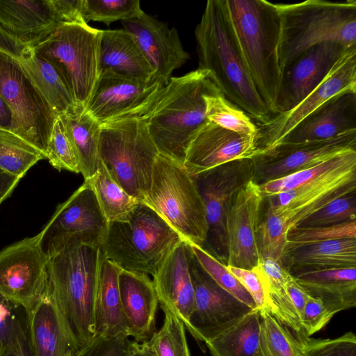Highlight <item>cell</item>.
<instances>
[{"mask_svg":"<svg viewBox=\"0 0 356 356\" xmlns=\"http://www.w3.org/2000/svg\"><path fill=\"white\" fill-rule=\"evenodd\" d=\"M355 152L356 151L345 153L313 167L293 172L259 186L264 197L296 189L339 167Z\"/></svg>","mask_w":356,"mask_h":356,"instance_id":"obj_42","label":"cell"},{"mask_svg":"<svg viewBox=\"0 0 356 356\" xmlns=\"http://www.w3.org/2000/svg\"><path fill=\"white\" fill-rule=\"evenodd\" d=\"M302 343V356H356V337L350 331L334 339L307 337Z\"/></svg>","mask_w":356,"mask_h":356,"instance_id":"obj_47","label":"cell"},{"mask_svg":"<svg viewBox=\"0 0 356 356\" xmlns=\"http://www.w3.org/2000/svg\"><path fill=\"white\" fill-rule=\"evenodd\" d=\"M264 198L252 180L238 193L226 220V265L250 270L257 266V231Z\"/></svg>","mask_w":356,"mask_h":356,"instance_id":"obj_20","label":"cell"},{"mask_svg":"<svg viewBox=\"0 0 356 356\" xmlns=\"http://www.w3.org/2000/svg\"><path fill=\"white\" fill-rule=\"evenodd\" d=\"M118 286L129 337L139 343L147 341L156 332L159 306L153 280L147 274L122 269Z\"/></svg>","mask_w":356,"mask_h":356,"instance_id":"obj_27","label":"cell"},{"mask_svg":"<svg viewBox=\"0 0 356 356\" xmlns=\"http://www.w3.org/2000/svg\"><path fill=\"white\" fill-rule=\"evenodd\" d=\"M12 115L10 111L0 97V127L10 129Z\"/></svg>","mask_w":356,"mask_h":356,"instance_id":"obj_54","label":"cell"},{"mask_svg":"<svg viewBox=\"0 0 356 356\" xmlns=\"http://www.w3.org/2000/svg\"><path fill=\"white\" fill-rule=\"evenodd\" d=\"M198 69L209 72L223 95L259 124L273 116L243 58L226 0H209L195 29Z\"/></svg>","mask_w":356,"mask_h":356,"instance_id":"obj_1","label":"cell"},{"mask_svg":"<svg viewBox=\"0 0 356 356\" xmlns=\"http://www.w3.org/2000/svg\"><path fill=\"white\" fill-rule=\"evenodd\" d=\"M356 218L355 192L338 197L312 213L296 227L332 226Z\"/></svg>","mask_w":356,"mask_h":356,"instance_id":"obj_45","label":"cell"},{"mask_svg":"<svg viewBox=\"0 0 356 356\" xmlns=\"http://www.w3.org/2000/svg\"><path fill=\"white\" fill-rule=\"evenodd\" d=\"M285 261L290 271L356 267V238L287 247L284 263Z\"/></svg>","mask_w":356,"mask_h":356,"instance_id":"obj_32","label":"cell"},{"mask_svg":"<svg viewBox=\"0 0 356 356\" xmlns=\"http://www.w3.org/2000/svg\"><path fill=\"white\" fill-rule=\"evenodd\" d=\"M260 310L254 309L235 324L205 342L212 356H254L260 330Z\"/></svg>","mask_w":356,"mask_h":356,"instance_id":"obj_34","label":"cell"},{"mask_svg":"<svg viewBox=\"0 0 356 356\" xmlns=\"http://www.w3.org/2000/svg\"><path fill=\"white\" fill-rule=\"evenodd\" d=\"M191 255L189 243L181 241L153 276L161 308H167L174 313L187 330L194 305V289L190 273Z\"/></svg>","mask_w":356,"mask_h":356,"instance_id":"obj_24","label":"cell"},{"mask_svg":"<svg viewBox=\"0 0 356 356\" xmlns=\"http://www.w3.org/2000/svg\"><path fill=\"white\" fill-rule=\"evenodd\" d=\"M350 132H356V92H343L307 115L280 143L321 141Z\"/></svg>","mask_w":356,"mask_h":356,"instance_id":"obj_26","label":"cell"},{"mask_svg":"<svg viewBox=\"0 0 356 356\" xmlns=\"http://www.w3.org/2000/svg\"><path fill=\"white\" fill-rule=\"evenodd\" d=\"M260 316L259 341L254 356H302L305 339L298 337L268 309L260 310Z\"/></svg>","mask_w":356,"mask_h":356,"instance_id":"obj_36","label":"cell"},{"mask_svg":"<svg viewBox=\"0 0 356 356\" xmlns=\"http://www.w3.org/2000/svg\"><path fill=\"white\" fill-rule=\"evenodd\" d=\"M140 202L154 211L184 241L203 247L208 232L205 206L184 165L159 154L149 189Z\"/></svg>","mask_w":356,"mask_h":356,"instance_id":"obj_7","label":"cell"},{"mask_svg":"<svg viewBox=\"0 0 356 356\" xmlns=\"http://www.w3.org/2000/svg\"><path fill=\"white\" fill-rule=\"evenodd\" d=\"M26 321L33 356H74L76 352L47 292L33 309L26 312Z\"/></svg>","mask_w":356,"mask_h":356,"instance_id":"obj_28","label":"cell"},{"mask_svg":"<svg viewBox=\"0 0 356 356\" xmlns=\"http://www.w3.org/2000/svg\"><path fill=\"white\" fill-rule=\"evenodd\" d=\"M74 148L84 180L97 172L100 159L101 124L88 112L76 106L58 115Z\"/></svg>","mask_w":356,"mask_h":356,"instance_id":"obj_33","label":"cell"},{"mask_svg":"<svg viewBox=\"0 0 356 356\" xmlns=\"http://www.w3.org/2000/svg\"><path fill=\"white\" fill-rule=\"evenodd\" d=\"M296 281L313 297L337 312L356 305V267L298 269L290 271Z\"/></svg>","mask_w":356,"mask_h":356,"instance_id":"obj_29","label":"cell"},{"mask_svg":"<svg viewBox=\"0 0 356 356\" xmlns=\"http://www.w3.org/2000/svg\"><path fill=\"white\" fill-rule=\"evenodd\" d=\"M280 18L279 61L282 70L308 48L333 42L356 45V1L307 0L276 3Z\"/></svg>","mask_w":356,"mask_h":356,"instance_id":"obj_5","label":"cell"},{"mask_svg":"<svg viewBox=\"0 0 356 356\" xmlns=\"http://www.w3.org/2000/svg\"><path fill=\"white\" fill-rule=\"evenodd\" d=\"M190 273L194 305L188 331L198 341L211 339L252 310L220 287L202 269L193 252Z\"/></svg>","mask_w":356,"mask_h":356,"instance_id":"obj_16","label":"cell"},{"mask_svg":"<svg viewBox=\"0 0 356 356\" xmlns=\"http://www.w3.org/2000/svg\"><path fill=\"white\" fill-rule=\"evenodd\" d=\"M84 181L92 188L108 222L128 220L139 204L114 181L101 160L97 172Z\"/></svg>","mask_w":356,"mask_h":356,"instance_id":"obj_35","label":"cell"},{"mask_svg":"<svg viewBox=\"0 0 356 356\" xmlns=\"http://www.w3.org/2000/svg\"><path fill=\"white\" fill-rule=\"evenodd\" d=\"M159 154L146 124L138 117L101 124L99 159L114 181L139 202L149 189Z\"/></svg>","mask_w":356,"mask_h":356,"instance_id":"obj_8","label":"cell"},{"mask_svg":"<svg viewBox=\"0 0 356 356\" xmlns=\"http://www.w3.org/2000/svg\"><path fill=\"white\" fill-rule=\"evenodd\" d=\"M204 99L208 121L238 134L257 138V124L242 109L229 101L220 90L205 95Z\"/></svg>","mask_w":356,"mask_h":356,"instance_id":"obj_38","label":"cell"},{"mask_svg":"<svg viewBox=\"0 0 356 356\" xmlns=\"http://www.w3.org/2000/svg\"><path fill=\"white\" fill-rule=\"evenodd\" d=\"M46 159L56 169L80 173V167L72 145L58 115L48 141Z\"/></svg>","mask_w":356,"mask_h":356,"instance_id":"obj_46","label":"cell"},{"mask_svg":"<svg viewBox=\"0 0 356 356\" xmlns=\"http://www.w3.org/2000/svg\"><path fill=\"white\" fill-rule=\"evenodd\" d=\"M356 192V152L339 167L296 189L266 197L288 232L332 200Z\"/></svg>","mask_w":356,"mask_h":356,"instance_id":"obj_15","label":"cell"},{"mask_svg":"<svg viewBox=\"0 0 356 356\" xmlns=\"http://www.w3.org/2000/svg\"><path fill=\"white\" fill-rule=\"evenodd\" d=\"M227 270L237 279L253 299L256 308L267 309L264 285L254 269H245L226 265Z\"/></svg>","mask_w":356,"mask_h":356,"instance_id":"obj_51","label":"cell"},{"mask_svg":"<svg viewBox=\"0 0 356 356\" xmlns=\"http://www.w3.org/2000/svg\"><path fill=\"white\" fill-rule=\"evenodd\" d=\"M356 238V220L323 227L291 229L286 236L287 247L300 246L332 240Z\"/></svg>","mask_w":356,"mask_h":356,"instance_id":"obj_44","label":"cell"},{"mask_svg":"<svg viewBox=\"0 0 356 356\" xmlns=\"http://www.w3.org/2000/svg\"><path fill=\"white\" fill-rule=\"evenodd\" d=\"M19 306L0 295V355L26 326V312L22 316Z\"/></svg>","mask_w":356,"mask_h":356,"instance_id":"obj_49","label":"cell"},{"mask_svg":"<svg viewBox=\"0 0 356 356\" xmlns=\"http://www.w3.org/2000/svg\"><path fill=\"white\" fill-rule=\"evenodd\" d=\"M64 24L54 0H0V29L22 44L34 47Z\"/></svg>","mask_w":356,"mask_h":356,"instance_id":"obj_23","label":"cell"},{"mask_svg":"<svg viewBox=\"0 0 356 356\" xmlns=\"http://www.w3.org/2000/svg\"><path fill=\"white\" fill-rule=\"evenodd\" d=\"M122 268L107 259L102 249L97 293L96 334H127L118 286ZM129 336V335H128Z\"/></svg>","mask_w":356,"mask_h":356,"instance_id":"obj_31","label":"cell"},{"mask_svg":"<svg viewBox=\"0 0 356 356\" xmlns=\"http://www.w3.org/2000/svg\"><path fill=\"white\" fill-rule=\"evenodd\" d=\"M0 356H33L27 332V325Z\"/></svg>","mask_w":356,"mask_h":356,"instance_id":"obj_52","label":"cell"},{"mask_svg":"<svg viewBox=\"0 0 356 356\" xmlns=\"http://www.w3.org/2000/svg\"><path fill=\"white\" fill-rule=\"evenodd\" d=\"M254 174L252 159L230 161L192 176L205 206L208 232L204 248L227 261L226 220L239 191ZM226 265V264H225Z\"/></svg>","mask_w":356,"mask_h":356,"instance_id":"obj_11","label":"cell"},{"mask_svg":"<svg viewBox=\"0 0 356 356\" xmlns=\"http://www.w3.org/2000/svg\"><path fill=\"white\" fill-rule=\"evenodd\" d=\"M288 229L284 222L268 204L264 220L257 231V243L259 259L271 258L284 264L287 248Z\"/></svg>","mask_w":356,"mask_h":356,"instance_id":"obj_41","label":"cell"},{"mask_svg":"<svg viewBox=\"0 0 356 356\" xmlns=\"http://www.w3.org/2000/svg\"><path fill=\"white\" fill-rule=\"evenodd\" d=\"M353 151H356V132L321 141L282 143L252 159V181L261 185Z\"/></svg>","mask_w":356,"mask_h":356,"instance_id":"obj_17","label":"cell"},{"mask_svg":"<svg viewBox=\"0 0 356 356\" xmlns=\"http://www.w3.org/2000/svg\"><path fill=\"white\" fill-rule=\"evenodd\" d=\"M259 152L256 138L207 121L191 138L183 165L193 176L230 161L253 159Z\"/></svg>","mask_w":356,"mask_h":356,"instance_id":"obj_22","label":"cell"},{"mask_svg":"<svg viewBox=\"0 0 356 356\" xmlns=\"http://www.w3.org/2000/svg\"><path fill=\"white\" fill-rule=\"evenodd\" d=\"M229 19L254 86L272 115L279 92L280 18L276 3L226 0Z\"/></svg>","mask_w":356,"mask_h":356,"instance_id":"obj_4","label":"cell"},{"mask_svg":"<svg viewBox=\"0 0 356 356\" xmlns=\"http://www.w3.org/2000/svg\"><path fill=\"white\" fill-rule=\"evenodd\" d=\"M161 88L156 81L101 71L85 111L100 124L138 117Z\"/></svg>","mask_w":356,"mask_h":356,"instance_id":"obj_18","label":"cell"},{"mask_svg":"<svg viewBox=\"0 0 356 356\" xmlns=\"http://www.w3.org/2000/svg\"><path fill=\"white\" fill-rule=\"evenodd\" d=\"M20 179L0 168V205L12 194Z\"/></svg>","mask_w":356,"mask_h":356,"instance_id":"obj_53","label":"cell"},{"mask_svg":"<svg viewBox=\"0 0 356 356\" xmlns=\"http://www.w3.org/2000/svg\"><path fill=\"white\" fill-rule=\"evenodd\" d=\"M131 356H156L146 342L136 343Z\"/></svg>","mask_w":356,"mask_h":356,"instance_id":"obj_55","label":"cell"},{"mask_svg":"<svg viewBox=\"0 0 356 356\" xmlns=\"http://www.w3.org/2000/svg\"><path fill=\"white\" fill-rule=\"evenodd\" d=\"M338 313L337 310L319 298L309 295L303 309L301 325L309 337L324 327Z\"/></svg>","mask_w":356,"mask_h":356,"instance_id":"obj_50","label":"cell"},{"mask_svg":"<svg viewBox=\"0 0 356 356\" xmlns=\"http://www.w3.org/2000/svg\"><path fill=\"white\" fill-rule=\"evenodd\" d=\"M44 156L35 147L14 134L0 127V168L22 179Z\"/></svg>","mask_w":356,"mask_h":356,"instance_id":"obj_37","label":"cell"},{"mask_svg":"<svg viewBox=\"0 0 356 356\" xmlns=\"http://www.w3.org/2000/svg\"><path fill=\"white\" fill-rule=\"evenodd\" d=\"M219 90L208 71L197 69L171 77L138 116L159 154L184 164L188 144L208 120L204 96Z\"/></svg>","mask_w":356,"mask_h":356,"instance_id":"obj_3","label":"cell"},{"mask_svg":"<svg viewBox=\"0 0 356 356\" xmlns=\"http://www.w3.org/2000/svg\"><path fill=\"white\" fill-rule=\"evenodd\" d=\"M0 49L16 60L57 115L76 106L58 70L33 47L17 42L0 29Z\"/></svg>","mask_w":356,"mask_h":356,"instance_id":"obj_25","label":"cell"},{"mask_svg":"<svg viewBox=\"0 0 356 356\" xmlns=\"http://www.w3.org/2000/svg\"><path fill=\"white\" fill-rule=\"evenodd\" d=\"M348 48L337 42H323L308 48L291 60L282 70L274 115L292 109L307 97Z\"/></svg>","mask_w":356,"mask_h":356,"instance_id":"obj_19","label":"cell"},{"mask_svg":"<svg viewBox=\"0 0 356 356\" xmlns=\"http://www.w3.org/2000/svg\"><path fill=\"white\" fill-rule=\"evenodd\" d=\"M143 11L138 0H83L81 15L86 24L95 21L109 26L136 17Z\"/></svg>","mask_w":356,"mask_h":356,"instance_id":"obj_43","label":"cell"},{"mask_svg":"<svg viewBox=\"0 0 356 356\" xmlns=\"http://www.w3.org/2000/svg\"><path fill=\"white\" fill-rule=\"evenodd\" d=\"M189 244L193 254L200 266L220 287L251 309H256L255 303L250 295L227 270L223 262L204 248Z\"/></svg>","mask_w":356,"mask_h":356,"instance_id":"obj_40","label":"cell"},{"mask_svg":"<svg viewBox=\"0 0 356 356\" xmlns=\"http://www.w3.org/2000/svg\"><path fill=\"white\" fill-rule=\"evenodd\" d=\"M100 246L72 243L49 258L47 292L76 352L96 336Z\"/></svg>","mask_w":356,"mask_h":356,"instance_id":"obj_2","label":"cell"},{"mask_svg":"<svg viewBox=\"0 0 356 356\" xmlns=\"http://www.w3.org/2000/svg\"><path fill=\"white\" fill-rule=\"evenodd\" d=\"M163 325L146 341L156 356H191L182 321L170 309L161 308Z\"/></svg>","mask_w":356,"mask_h":356,"instance_id":"obj_39","label":"cell"},{"mask_svg":"<svg viewBox=\"0 0 356 356\" xmlns=\"http://www.w3.org/2000/svg\"><path fill=\"white\" fill-rule=\"evenodd\" d=\"M124 29L131 33L154 70L153 81L165 86L174 70L189 59L181 42L177 30L143 11L136 17L121 21Z\"/></svg>","mask_w":356,"mask_h":356,"instance_id":"obj_21","label":"cell"},{"mask_svg":"<svg viewBox=\"0 0 356 356\" xmlns=\"http://www.w3.org/2000/svg\"><path fill=\"white\" fill-rule=\"evenodd\" d=\"M136 343L125 334L110 337L96 334L74 356H131Z\"/></svg>","mask_w":356,"mask_h":356,"instance_id":"obj_48","label":"cell"},{"mask_svg":"<svg viewBox=\"0 0 356 356\" xmlns=\"http://www.w3.org/2000/svg\"><path fill=\"white\" fill-rule=\"evenodd\" d=\"M108 227L95 193L86 181L60 204L40 231L48 258L72 243L100 246Z\"/></svg>","mask_w":356,"mask_h":356,"instance_id":"obj_12","label":"cell"},{"mask_svg":"<svg viewBox=\"0 0 356 356\" xmlns=\"http://www.w3.org/2000/svg\"><path fill=\"white\" fill-rule=\"evenodd\" d=\"M0 97L9 108L10 130L45 157L57 115L41 96L19 64L0 49Z\"/></svg>","mask_w":356,"mask_h":356,"instance_id":"obj_10","label":"cell"},{"mask_svg":"<svg viewBox=\"0 0 356 356\" xmlns=\"http://www.w3.org/2000/svg\"><path fill=\"white\" fill-rule=\"evenodd\" d=\"M41 238L40 232L0 251V295L26 312L40 302L47 289L49 258Z\"/></svg>","mask_w":356,"mask_h":356,"instance_id":"obj_13","label":"cell"},{"mask_svg":"<svg viewBox=\"0 0 356 356\" xmlns=\"http://www.w3.org/2000/svg\"><path fill=\"white\" fill-rule=\"evenodd\" d=\"M100 72L153 81L154 70L133 35L126 30H102L100 42Z\"/></svg>","mask_w":356,"mask_h":356,"instance_id":"obj_30","label":"cell"},{"mask_svg":"<svg viewBox=\"0 0 356 356\" xmlns=\"http://www.w3.org/2000/svg\"><path fill=\"white\" fill-rule=\"evenodd\" d=\"M102 33L87 24H64L31 47L58 70L76 106L83 109L100 74Z\"/></svg>","mask_w":356,"mask_h":356,"instance_id":"obj_9","label":"cell"},{"mask_svg":"<svg viewBox=\"0 0 356 356\" xmlns=\"http://www.w3.org/2000/svg\"><path fill=\"white\" fill-rule=\"evenodd\" d=\"M183 240L154 211L139 202L128 220L108 222L100 248L122 269L154 276Z\"/></svg>","mask_w":356,"mask_h":356,"instance_id":"obj_6","label":"cell"},{"mask_svg":"<svg viewBox=\"0 0 356 356\" xmlns=\"http://www.w3.org/2000/svg\"><path fill=\"white\" fill-rule=\"evenodd\" d=\"M343 92H356V45L346 50L321 84L297 106L288 111L274 115L264 124L257 123L259 154L278 145L307 115Z\"/></svg>","mask_w":356,"mask_h":356,"instance_id":"obj_14","label":"cell"}]
</instances>
